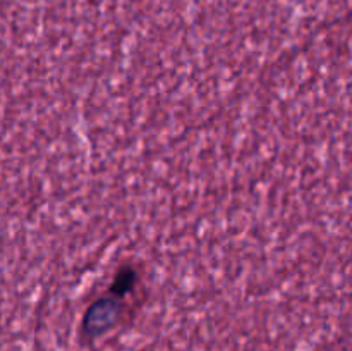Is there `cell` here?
I'll return each mask as SVG.
<instances>
[{
	"instance_id": "6da1fadb",
	"label": "cell",
	"mask_w": 352,
	"mask_h": 351,
	"mask_svg": "<svg viewBox=\"0 0 352 351\" xmlns=\"http://www.w3.org/2000/svg\"><path fill=\"white\" fill-rule=\"evenodd\" d=\"M126 315V303L124 298H117L113 295H105L96 298L91 305L86 308L81 320V339L86 343L100 339L110 330L116 329L122 322Z\"/></svg>"
},
{
	"instance_id": "7a4b0ae2",
	"label": "cell",
	"mask_w": 352,
	"mask_h": 351,
	"mask_svg": "<svg viewBox=\"0 0 352 351\" xmlns=\"http://www.w3.org/2000/svg\"><path fill=\"white\" fill-rule=\"evenodd\" d=\"M138 281H140V275H138L136 268L133 265H124L113 275L109 292L117 296V298H126L129 292L134 291V288L138 286Z\"/></svg>"
}]
</instances>
